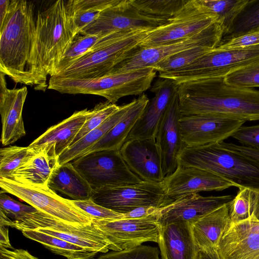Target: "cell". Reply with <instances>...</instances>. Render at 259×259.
Masks as SVG:
<instances>
[{"label": "cell", "instance_id": "1", "mask_svg": "<svg viewBox=\"0 0 259 259\" xmlns=\"http://www.w3.org/2000/svg\"><path fill=\"white\" fill-rule=\"evenodd\" d=\"M176 87L182 116L210 113L259 120L258 90L229 85L224 78L186 81Z\"/></svg>", "mask_w": 259, "mask_h": 259}, {"label": "cell", "instance_id": "2", "mask_svg": "<svg viewBox=\"0 0 259 259\" xmlns=\"http://www.w3.org/2000/svg\"><path fill=\"white\" fill-rule=\"evenodd\" d=\"M35 36L33 5L12 0L0 24V71L15 82L34 85L32 56Z\"/></svg>", "mask_w": 259, "mask_h": 259}, {"label": "cell", "instance_id": "3", "mask_svg": "<svg viewBox=\"0 0 259 259\" xmlns=\"http://www.w3.org/2000/svg\"><path fill=\"white\" fill-rule=\"evenodd\" d=\"M78 35L66 6L58 0L35 19V36L32 64L36 89H45L47 78L52 76L57 66Z\"/></svg>", "mask_w": 259, "mask_h": 259}, {"label": "cell", "instance_id": "4", "mask_svg": "<svg viewBox=\"0 0 259 259\" xmlns=\"http://www.w3.org/2000/svg\"><path fill=\"white\" fill-rule=\"evenodd\" d=\"M177 163L178 165L195 167L217 174L238 188L259 191V163L223 147L220 143L184 146Z\"/></svg>", "mask_w": 259, "mask_h": 259}, {"label": "cell", "instance_id": "5", "mask_svg": "<svg viewBox=\"0 0 259 259\" xmlns=\"http://www.w3.org/2000/svg\"><path fill=\"white\" fill-rule=\"evenodd\" d=\"M156 71L152 67L123 72H110L94 78L51 76L48 89L63 94H91L102 96L115 104L127 96L141 95L149 89Z\"/></svg>", "mask_w": 259, "mask_h": 259}, {"label": "cell", "instance_id": "6", "mask_svg": "<svg viewBox=\"0 0 259 259\" xmlns=\"http://www.w3.org/2000/svg\"><path fill=\"white\" fill-rule=\"evenodd\" d=\"M259 62V45L221 49L218 47L190 65L180 69L158 74L160 78L175 83L214 78H224L242 67Z\"/></svg>", "mask_w": 259, "mask_h": 259}, {"label": "cell", "instance_id": "7", "mask_svg": "<svg viewBox=\"0 0 259 259\" xmlns=\"http://www.w3.org/2000/svg\"><path fill=\"white\" fill-rule=\"evenodd\" d=\"M154 28H142L86 54L57 76L94 78L103 76L140 48L145 37Z\"/></svg>", "mask_w": 259, "mask_h": 259}, {"label": "cell", "instance_id": "8", "mask_svg": "<svg viewBox=\"0 0 259 259\" xmlns=\"http://www.w3.org/2000/svg\"><path fill=\"white\" fill-rule=\"evenodd\" d=\"M71 162L88 182L93 191L142 182L129 169L119 150L94 151Z\"/></svg>", "mask_w": 259, "mask_h": 259}, {"label": "cell", "instance_id": "9", "mask_svg": "<svg viewBox=\"0 0 259 259\" xmlns=\"http://www.w3.org/2000/svg\"><path fill=\"white\" fill-rule=\"evenodd\" d=\"M1 192L9 193L37 210L73 226L91 225L93 218L49 188L26 186L12 180L0 178Z\"/></svg>", "mask_w": 259, "mask_h": 259}, {"label": "cell", "instance_id": "10", "mask_svg": "<svg viewBox=\"0 0 259 259\" xmlns=\"http://www.w3.org/2000/svg\"><path fill=\"white\" fill-rule=\"evenodd\" d=\"M10 227L20 231L36 229L90 251L104 253L110 250L107 238L93 223L73 226L39 210L27 214L20 221L12 222Z\"/></svg>", "mask_w": 259, "mask_h": 259}, {"label": "cell", "instance_id": "11", "mask_svg": "<svg viewBox=\"0 0 259 259\" xmlns=\"http://www.w3.org/2000/svg\"><path fill=\"white\" fill-rule=\"evenodd\" d=\"M224 28L218 19L203 31L191 36L147 48H139L118 64L110 72H123L153 67L162 60L199 46L218 47Z\"/></svg>", "mask_w": 259, "mask_h": 259}, {"label": "cell", "instance_id": "12", "mask_svg": "<svg viewBox=\"0 0 259 259\" xmlns=\"http://www.w3.org/2000/svg\"><path fill=\"white\" fill-rule=\"evenodd\" d=\"M218 19L199 0H188L167 23L152 29L143 39L140 48L154 47L191 36L208 27Z\"/></svg>", "mask_w": 259, "mask_h": 259}, {"label": "cell", "instance_id": "13", "mask_svg": "<svg viewBox=\"0 0 259 259\" xmlns=\"http://www.w3.org/2000/svg\"><path fill=\"white\" fill-rule=\"evenodd\" d=\"M91 199L98 204L122 214L141 206L161 208L173 201L166 195L162 182L146 181L95 190Z\"/></svg>", "mask_w": 259, "mask_h": 259}, {"label": "cell", "instance_id": "14", "mask_svg": "<svg viewBox=\"0 0 259 259\" xmlns=\"http://www.w3.org/2000/svg\"><path fill=\"white\" fill-rule=\"evenodd\" d=\"M158 212L139 218L93 219L92 223L110 242V250L120 251L145 242L158 243L160 225Z\"/></svg>", "mask_w": 259, "mask_h": 259}, {"label": "cell", "instance_id": "15", "mask_svg": "<svg viewBox=\"0 0 259 259\" xmlns=\"http://www.w3.org/2000/svg\"><path fill=\"white\" fill-rule=\"evenodd\" d=\"M246 121L219 114L182 116L180 133L185 146H197L219 143L231 137Z\"/></svg>", "mask_w": 259, "mask_h": 259}, {"label": "cell", "instance_id": "16", "mask_svg": "<svg viewBox=\"0 0 259 259\" xmlns=\"http://www.w3.org/2000/svg\"><path fill=\"white\" fill-rule=\"evenodd\" d=\"M168 21L142 15L133 5L131 0H119L116 4L102 11L80 34L105 35L137 29L155 28Z\"/></svg>", "mask_w": 259, "mask_h": 259}, {"label": "cell", "instance_id": "17", "mask_svg": "<svg viewBox=\"0 0 259 259\" xmlns=\"http://www.w3.org/2000/svg\"><path fill=\"white\" fill-rule=\"evenodd\" d=\"M162 184L166 195L172 200L189 194L222 191L236 187L232 182L214 173L195 167L180 165L165 177Z\"/></svg>", "mask_w": 259, "mask_h": 259}, {"label": "cell", "instance_id": "18", "mask_svg": "<svg viewBox=\"0 0 259 259\" xmlns=\"http://www.w3.org/2000/svg\"><path fill=\"white\" fill-rule=\"evenodd\" d=\"M119 152L129 169L141 180L163 181L162 159L155 139L126 140Z\"/></svg>", "mask_w": 259, "mask_h": 259}, {"label": "cell", "instance_id": "19", "mask_svg": "<svg viewBox=\"0 0 259 259\" xmlns=\"http://www.w3.org/2000/svg\"><path fill=\"white\" fill-rule=\"evenodd\" d=\"M221 259H259V221L255 216L231 223L217 249Z\"/></svg>", "mask_w": 259, "mask_h": 259}, {"label": "cell", "instance_id": "20", "mask_svg": "<svg viewBox=\"0 0 259 259\" xmlns=\"http://www.w3.org/2000/svg\"><path fill=\"white\" fill-rule=\"evenodd\" d=\"M232 195L202 196L198 193L189 194L159 208L157 222L160 227L176 222L191 224L206 214L230 202Z\"/></svg>", "mask_w": 259, "mask_h": 259}, {"label": "cell", "instance_id": "21", "mask_svg": "<svg viewBox=\"0 0 259 259\" xmlns=\"http://www.w3.org/2000/svg\"><path fill=\"white\" fill-rule=\"evenodd\" d=\"M150 90L154 96L132 128L126 140L155 139L162 119L177 92V87L172 80L159 77Z\"/></svg>", "mask_w": 259, "mask_h": 259}, {"label": "cell", "instance_id": "22", "mask_svg": "<svg viewBox=\"0 0 259 259\" xmlns=\"http://www.w3.org/2000/svg\"><path fill=\"white\" fill-rule=\"evenodd\" d=\"M181 116L176 92L162 119L155 137L165 177L176 169L178 156L185 146L181 139L179 125Z\"/></svg>", "mask_w": 259, "mask_h": 259}, {"label": "cell", "instance_id": "23", "mask_svg": "<svg viewBox=\"0 0 259 259\" xmlns=\"http://www.w3.org/2000/svg\"><path fill=\"white\" fill-rule=\"evenodd\" d=\"M0 74V113L2 130L1 142L7 146L26 135L22 118V110L28 91L26 87L9 89L5 77Z\"/></svg>", "mask_w": 259, "mask_h": 259}, {"label": "cell", "instance_id": "24", "mask_svg": "<svg viewBox=\"0 0 259 259\" xmlns=\"http://www.w3.org/2000/svg\"><path fill=\"white\" fill-rule=\"evenodd\" d=\"M158 244L161 259H197L200 251L194 241L190 224L186 222L160 227Z\"/></svg>", "mask_w": 259, "mask_h": 259}, {"label": "cell", "instance_id": "25", "mask_svg": "<svg viewBox=\"0 0 259 259\" xmlns=\"http://www.w3.org/2000/svg\"><path fill=\"white\" fill-rule=\"evenodd\" d=\"M37 152L17 169L9 179L26 186L48 188L49 180L59 165V156L54 146L37 149Z\"/></svg>", "mask_w": 259, "mask_h": 259}, {"label": "cell", "instance_id": "26", "mask_svg": "<svg viewBox=\"0 0 259 259\" xmlns=\"http://www.w3.org/2000/svg\"><path fill=\"white\" fill-rule=\"evenodd\" d=\"M231 224L229 202L190 224L194 241L199 250H217Z\"/></svg>", "mask_w": 259, "mask_h": 259}, {"label": "cell", "instance_id": "27", "mask_svg": "<svg viewBox=\"0 0 259 259\" xmlns=\"http://www.w3.org/2000/svg\"><path fill=\"white\" fill-rule=\"evenodd\" d=\"M90 112L87 109L75 111L70 117L51 126L29 146L35 149L53 146L59 156L72 144Z\"/></svg>", "mask_w": 259, "mask_h": 259}, {"label": "cell", "instance_id": "28", "mask_svg": "<svg viewBox=\"0 0 259 259\" xmlns=\"http://www.w3.org/2000/svg\"><path fill=\"white\" fill-rule=\"evenodd\" d=\"M149 101L145 94L133 100L130 108L122 118L95 144L88 153L101 150H119Z\"/></svg>", "mask_w": 259, "mask_h": 259}, {"label": "cell", "instance_id": "29", "mask_svg": "<svg viewBox=\"0 0 259 259\" xmlns=\"http://www.w3.org/2000/svg\"><path fill=\"white\" fill-rule=\"evenodd\" d=\"M137 29L114 32L105 35L78 34L61 59L53 76L57 75L89 53L129 35Z\"/></svg>", "mask_w": 259, "mask_h": 259}, {"label": "cell", "instance_id": "30", "mask_svg": "<svg viewBox=\"0 0 259 259\" xmlns=\"http://www.w3.org/2000/svg\"><path fill=\"white\" fill-rule=\"evenodd\" d=\"M48 187L65 194L74 200L90 199L93 194L89 184L71 162L59 165L55 169L49 180Z\"/></svg>", "mask_w": 259, "mask_h": 259}, {"label": "cell", "instance_id": "31", "mask_svg": "<svg viewBox=\"0 0 259 259\" xmlns=\"http://www.w3.org/2000/svg\"><path fill=\"white\" fill-rule=\"evenodd\" d=\"M131 105V102L120 106L119 109L102 124L69 146L59 156V165L70 162L87 154L95 144L122 118Z\"/></svg>", "mask_w": 259, "mask_h": 259}, {"label": "cell", "instance_id": "32", "mask_svg": "<svg viewBox=\"0 0 259 259\" xmlns=\"http://www.w3.org/2000/svg\"><path fill=\"white\" fill-rule=\"evenodd\" d=\"M21 232L26 237L41 244L53 253L64 256L67 259H92L99 253L86 250L78 245L36 229H24Z\"/></svg>", "mask_w": 259, "mask_h": 259}, {"label": "cell", "instance_id": "33", "mask_svg": "<svg viewBox=\"0 0 259 259\" xmlns=\"http://www.w3.org/2000/svg\"><path fill=\"white\" fill-rule=\"evenodd\" d=\"M119 0H69L66 6L74 27L79 34L101 13Z\"/></svg>", "mask_w": 259, "mask_h": 259}, {"label": "cell", "instance_id": "34", "mask_svg": "<svg viewBox=\"0 0 259 259\" xmlns=\"http://www.w3.org/2000/svg\"><path fill=\"white\" fill-rule=\"evenodd\" d=\"M142 15L168 20L173 17L187 2L186 0H131Z\"/></svg>", "mask_w": 259, "mask_h": 259}, {"label": "cell", "instance_id": "35", "mask_svg": "<svg viewBox=\"0 0 259 259\" xmlns=\"http://www.w3.org/2000/svg\"><path fill=\"white\" fill-rule=\"evenodd\" d=\"M37 151L29 146L2 148L0 149V178L10 179L14 171L28 161Z\"/></svg>", "mask_w": 259, "mask_h": 259}, {"label": "cell", "instance_id": "36", "mask_svg": "<svg viewBox=\"0 0 259 259\" xmlns=\"http://www.w3.org/2000/svg\"><path fill=\"white\" fill-rule=\"evenodd\" d=\"M258 191L239 188L236 196L229 202L231 223H236L254 216Z\"/></svg>", "mask_w": 259, "mask_h": 259}, {"label": "cell", "instance_id": "37", "mask_svg": "<svg viewBox=\"0 0 259 259\" xmlns=\"http://www.w3.org/2000/svg\"><path fill=\"white\" fill-rule=\"evenodd\" d=\"M257 27H259V0H248L223 35L222 41L227 40Z\"/></svg>", "mask_w": 259, "mask_h": 259}, {"label": "cell", "instance_id": "38", "mask_svg": "<svg viewBox=\"0 0 259 259\" xmlns=\"http://www.w3.org/2000/svg\"><path fill=\"white\" fill-rule=\"evenodd\" d=\"M218 17L223 24L224 31L227 32L234 20L245 7L248 0H199Z\"/></svg>", "mask_w": 259, "mask_h": 259}, {"label": "cell", "instance_id": "39", "mask_svg": "<svg viewBox=\"0 0 259 259\" xmlns=\"http://www.w3.org/2000/svg\"><path fill=\"white\" fill-rule=\"evenodd\" d=\"M215 48L212 46H197L168 57L152 67L159 73L177 70L190 65Z\"/></svg>", "mask_w": 259, "mask_h": 259}, {"label": "cell", "instance_id": "40", "mask_svg": "<svg viewBox=\"0 0 259 259\" xmlns=\"http://www.w3.org/2000/svg\"><path fill=\"white\" fill-rule=\"evenodd\" d=\"M119 106L108 101L97 104L91 110L89 116L71 145L102 124L119 109Z\"/></svg>", "mask_w": 259, "mask_h": 259}, {"label": "cell", "instance_id": "41", "mask_svg": "<svg viewBox=\"0 0 259 259\" xmlns=\"http://www.w3.org/2000/svg\"><path fill=\"white\" fill-rule=\"evenodd\" d=\"M224 79L226 83L236 87H259V62L234 71L227 74Z\"/></svg>", "mask_w": 259, "mask_h": 259}, {"label": "cell", "instance_id": "42", "mask_svg": "<svg viewBox=\"0 0 259 259\" xmlns=\"http://www.w3.org/2000/svg\"><path fill=\"white\" fill-rule=\"evenodd\" d=\"M156 247L140 245L120 251L104 253L96 259H160Z\"/></svg>", "mask_w": 259, "mask_h": 259}, {"label": "cell", "instance_id": "43", "mask_svg": "<svg viewBox=\"0 0 259 259\" xmlns=\"http://www.w3.org/2000/svg\"><path fill=\"white\" fill-rule=\"evenodd\" d=\"M37 210L34 207L24 204L0 192V212L10 220L8 227L12 222L21 220Z\"/></svg>", "mask_w": 259, "mask_h": 259}, {"label": "cell", "instance_id": "44", "mask_svg": "<svg viewBox=\"0 0 259 259\" xmlns=\"http://www.w3.org/2000/svg\"><path fill=\"white\" fill-rule=\"evenodd\" d=\"M76 206L90 215L93 219H118L124 218L120 213L95 203L91 198L83 200H71Z\"/></svg>", "mask_w": 259, "mask_h": 259}, {"label": "cell", "instance_id": "45", "mask_svg": "<svg viewBox=\"0 0 259 259\" xmlns=\"http://www.w3.org/2000/svg\"><path fill=\"white\" fill-rule=\"evenodd\" d=\"M258 45H259V27L251 29L227 40L222 41L218 48L221 49H227Z\"/></svg>", "mask_w": 259, "mask_h": 259}, {"label": "cell", "instance_id": "46", "mask_svg": "<svg viewBox=\"0 0 259 259\" xmlns=\"http://www.w3.org/2000/svg\"><path fill=\"white\" fill-rule=\"evenodd\" d=\"M242 145L259 148V124L241 126L232 135Z\"/></svg>", "mask_w": 259, "mask_h": 259}, {"label": "cell", "instance_id": "47", "mask_svg": "<svg viewBox=\"0 0 259 259\" xmlns=\"http://www.w3.org/2000/svg\"><path fill=\"white\" fill-rule=\"evenodd\" d=\"M219 143L223 147L241 154L259 163V148L236 145L224 141Z\"/></svg>", "mask_w": 259, "mask_h": 259}, {"label": "cell", "instance_id": "48", "mask_svg": "<svg viewBox=\"0 0 259 259\" xmlns=\"http://www.w3.org/2000/svg\"><path fill=\"white\" fill-rule=\"evenodd\" d=\"M0 259H39L23 249L10 250L0 246Z\"/></svg>", "mask_w": 259, "mask_h": 259}, {"label": "cell", "instance_id": "49", "mask_svg": "<svg viewBox=\"0 0 259 259\" xmlns=\"http://www.w3.org/2000/svg\"><path fill=\"white\" fill-rule=\"evenodd\" d=\"M159 208L153 206H141L128 212L123 213L124 218H139L158 212Z\"/></svg>", "mask_w": 259, "mask_h": 259}, {"label": "cell", "instance_id": "50", "mask_svg": "<svg viewBox=\"0 0 259 259\" xmlns=\"http://www.w3.org/2000/svg\"><path fill=\"white\" fill-rule=\"evenodd\" d=\"M0 246L8 249H14L9 237L8 227L0 225Z\"/></svg>", "mask_w": 259, "mask_h": 259}, {"label": "cell", "instance_id": "51", "mask_svg": "<svg viewBox=\"0 0 259 259\" xmlns=\"http://www.w3.org/2000/svg\"><path fill=\"white\" fill-rule=\"evenodd\" d=\"M10 2V0H0V24L4 21L7 17Z\"/></svg>", "mask_w": 259, "mask_h": 259}, {"label": "cell", "instance_id": "52", "mask_svg": "<svg viewBox=\"0 0 259 259\" xmlns=\"http://www.w3.org/2000/svg\"><path fill=\"white\" fill-rule=\"evenodd\" d=\"M197 259H221L217 250H200Z\"/></svg>", "mask_w": 259, "mask_h": 259}, {"label": "cell", "instance_id": "53", "mask_svg": "<svg viewBox=\"0 0 259 259\" xmlns=\"http://www.w3.org/2000/svg\"><path fill=\"white\" fill-rule=\"evenodd\" d=\"M254 216L259 221V191L258 192L256 207Z\"/></svg>", "mask_w": 259, "mask_h": 259}]
</instances>
